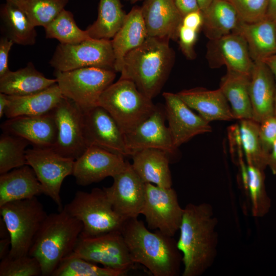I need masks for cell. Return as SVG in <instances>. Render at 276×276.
<instances>
[{"label":"cell","instance_id":"cell-1","mask_svg":"<svg viewBox=\"0 0 276 276\" xmlns=\"http://www.w3.org/2000/svg\"><path fill=\"white\" fill-rule=\"evenodd\" d=\"M217 219L209 203H189L183 209L177 246L182 254V276H200L217 255Z\"/></svg>","mask_w":276,"mask_h":276},{"label":"cell","instance_id":"cell-2","mask_svg":"<svg viewBox=\"0 0 276 276\" xmlns=\"http://www.w3.org/2000/svg\"><path fill=\"white\" fill-rule=\"evenodd\" d=\"M120 232L135 263L154 276L179 274L182 257L173 237L150 232L137 218L125 220Z\"/></svg>","mask_w":276,"mask_h":276},{"label":"cell","instance_id":"cell-3","mask_svg":"<svg viewBox=\"0 0 276 276\" xmlns=\"http://www.w3.org/2000/svg\"><path fill=\"white\" fill-rule=\"evenodd\" d=\"M174 59L169 40L148 36L126 54L120 78L131 81L142 93L152 99L166 82Z\"/></svg>","mask_w":276,"mask_h":276},{"label":"cell","instance_id":"cell-4","mask_svg":"<svg viewBox=\"0 0 276 276\" xmlns=\"http://www.w3.org/2000/svg\"><path fill=\"white\" fill-rule=\"evenodd\" d=\"M82 229L81 222L64 208L47 215L29 252L40 263L42 275H52L60 261L73 251Z\"/></svg>","mask_w":276,"mask_h":276},{"label":"cell","instance_id":"cell-5","mask_svg":"<svg viewBox=\"0 0 276 276\" xmlns=\"http://www.w3.org/2000/svg\"><path fill=\"white\" fill-rule=\"evenodd\" d=\"M152 100L142 93L131 81L119 78L102 93L99 106L110 113L125 135L156 110L157 106Z\"/></svg>","mask_w":276,"mask_h":276},{"label":"cell","instance_id":"cell-6","mask_svg":"<svg viewBox=\"0 0 276 276\" xmlns=\"http://www.w3.org/2000/svg\"><path fill=\"white\" fill-rule=\"evenodd\" d=\"M8 231L11 246L8 256L29 255L35 237L48 214L37 197L11 201L0 206Z\"/></svg>","mask_w":276,"mask_h":276},{"label":"cell","instance_id":"cell-7","mask_svg":"<svg viewBox=\"0 0 276 276\" xmlns=\"http://www.w3.org/2000/svg\"><path fill=\"white\" fill-rule=\"evenodd\" d=\"M63 208L82 223V237L121 231L125 221L114 211L103 189L78 191Z\"/></svg>","mask_w":276,"mask_h":276},{"label":"cell","instance_id":"cell-8","mask_svg":"<svg viewBox=\"0 0 276 276\" xmlns=\"http://www.w3.org/2000/svg\"><path fill=\"white\" fill-rule=\"evenodd\" d=\"M54 75L63 96L74 102L83 111L99 106L101 95L116 76L113 70L94 67L55 71Z\"/></svg>","mask_w":276,"mask_h":276},{"label":"cell","instance_id":"cell-9","mask_svg":"<svg viewBox=\"0 0 276 276\" xmlns=\"http://www.w3.org/2000/svg\"><path fill=\"white\" fill-rule=\"evenodd\" d=\"M49 63L59 72L88 67L114 71L111 40L91 38L73 44L59 43Z\"/></svg>","mask_w":276,"mask_h":276},{"label":"cell","instance_id":"cell-10","mask_svg":"<svg viewBox=\"0 0 276 276\" xmlns=\"http://www.w3.org/2000/svg\"><path fill=\"white\" fill-rule=\"evenodd\" d=\"M95 264L127 274L135 264L120 231L93 237L80 236L72 252Z\"/></svg>","mask_w":276,"mask_h":276},{"label":"cell","instance_id":"cell-11","mask_svg":"<svg viewBox=\"0 0 276 276\" xmlns=\"http://www.w3.org/2000/svg\"><path fill=\"white\" fill-rule=\"evenodd\" d=\"M27 165L34 170L43 190L57 205L63 207L60 190L65 178L73 174L75 160L65 157L52 148L33 147L26 150Z\"/></svg>","mask_w":276,"mask_h":276},{"label":"cell","instance_id":"cell-12","mask_svg":"<svg viewBox=\"0 0 276 276\" xmlns=\"http://www.w3.org/2000/svg\"><path fill=\"white\" fill-rule=\"evenodd\" d=\"M183 214L174 189L146 183L141 214L144 216L148 228L173 237L179 229Z\"/></svg>","mask_w":276,"mask_h":276},{"label":"cell","instance_id":"cell-13","mask_svg":"<svg viewBox=\"0 0 276 276\" xmlns=\"http://www.w3.org/2000/svg\"><path fill=\"white\" fill-rule=\"evenodd\" d=\"M52 112L57 136L52 148L75 160L88 147L84 134L83 111L74 102L63 97Z\"/></svg>","mask_w":276,"mask_h":276},{"label":"cell","instance_id":"cell-14","mask_svg":"<svg viewBox=\"0 0 276 276\" xmlns=\"http://www.w3.org/2000/svg\"><path fill=\"white\" fill-rule=\"evenodd\" d=\"M112 178V185L103 189L114 211L124 220L137 218L144 202L146 183L128 162L125 168Z\"/></svg>","mask_w":276,"mask_h":276},{"label":"cell","instance_id":"cell-15","mask_svg":"<svg viewBox=\"0 0 276 276\" xmlns=\"http://www.w3.org/2000/svg\"><path fill=\"white\" fill-rule=\"evenodd\" d=\"M83 126L87 147L97 146L124 157L130 156L124 133L102 107L97 106L83 111Z\"/></svg>","mask_w":276,"mask_h":276},{"label":"cell","instance_id":"cell-16","mask_svg":"<svg viewBox=\"0 0 276 276\" xmlns=\"http://www.w3.org/2000/svg\"><path fill=\"white\" fill-rule=\"evenodd\" d=\"M127 162L120 154L90 146L75 160L72 175L78 185L88 186L112 177L125 168Z\"/></svg>","mask_w":276,"mask_h":276},{"label":"cell","instance_id":"cell-17","mask_svg":"<svg viewBox=\"0 0 276 276\" xmlns=\"http://www.w3.org/2000/svg\"><path fill=\"white\" fill-rule=\"evenodd\" d=\"M166 118L176 148L198 134L212 131L209 123L195 113L176 94L165 92Z\"/></svg>","mask_w":276,"mask_h":276},{"label":"cell","instance_id":"cell-18","mask_svg":"<svg viewBox=\"0 0 276 276\" xmlns=\"http://www.w3.org/2000/svg\"><path fill=\"white\" fill-rule=\"evenodd\" d=\"M206 58L212 68L225 65L228 71L249 76L254 64L245 39L234 32L209 40Z\"/></svg>","mask_w":276,"mask_h":276},{"label":"cell","instance_id":"cell-19","mask_svg":"<svg viewBox=\"0 0 276 276\" xmlns=\"http://www.w3.org/2000/svg\"><path fill=\"white\" fill-rule=\"evenodd\" d=\"M165 109L157 106L147 119L130 132L124 135L127 148L132 154L144 149L164 150L170 156L174 155L177 149L168 127L165 125Z\"/></svg>","mask_w":276,"mask_h":276},{"label":"cell","instance_id":"cell-20","mask_svg":"<svg viewBox=\"0 0 276 276\" xmlns=\"http://www.w3.org/2000/svg\"><path fill=\"white\" fill-rule=\"evenodd\" d=\"M141 10L148 37L178 39L183 16L173 0H145Z\"/></svg>","mask_w":276,"mask_h":276},{"label":"cell","instance_id":"cell-21","mask_svg":"<svg viewBox=\"0 0 276 276\" xmlns=\"http://www.w3.org/2000/svg\"><path fill=\"white\" fill-rule=\"evenodd\" d=\"M1 127L3 132L23 138L33 147L52 148L56 139L57 126L53 112L8 119Z\"/></svg>","mask_w":276,"mask_h":276},{"label":"cell","instance_id":"cell-22","mask_svg":"<svg viewBox=\"0 0 276 276\" xmlns=\"http://www.w3.org/2000/svg\"><path fill=\"white\" fill-rule=\"evenodd\" d=\"M276 82L274 77L263 61L254 62L250 76L249 92L252 119L260 123L274 115Z\"/></svg>","mask_w":276,"mask_h":276},{"label":"cell","instance_id":"cell-23","mask_svg":"<svg viewBox=\"0 0 276 276\" xmlns=\"http://www.w3.org/2000/svg\"><path fill=\"white\" fill-rule=\"evenodd\" d=\"M177 94L209 123L235 119L229 103L220 88L209 90L196 87L181 90Z\"/></svg>","mask_w":276,"mask_h":276},{"label":"cell","instance_id":"cell-24","mask_svg":"<svg viewBox=\"0 0 276 276\" xmlns=\"http://www.w3.org/2000/svg\"><path fill=\"white\" fill-rule=\"evenodd\" d=\"M131 156L132 167L143 182L164 188L172 187L169 153L160 149L149 148L136 151Z\"/></svg>","mask_w":276,"mask_h":276},{"label":"cell","instance_id":"cell-25","mask_svg":"<svg viewBox=\"0 0 276 276\" xmlns=\"http://www.w3.org/2000/svg\"><path fill=\"white\" fill-rule=\"evenodd\" d=\"M233 32L245 39L254 62L276 54V23L267 16L254 22L241 20Z\"/></svg>","mask_w":276,"mask_h":276},{"label":"cell","instance_id":"cell-26","mask_svg":"<svg viewBox=\"0 0 276 276\" xmlns=\"http://www.w3.org/2000/svg\"><path fill=\"white\" fill-rule=\"evenodd\" d=\"M42 186L29 165L13 169L0 175V206L6 203L37 197Z\"/></svg>","mask_w":276,"mask_h":276},{"label":"cell","instance_id":"cell-27","mask_svg":"<svg viewBox=\"0 0 276 276\" xmlns=\"http://www.w3.org/2000/svg\"><path fill=\"white\" fill-rule=\"evenodd\" d=\"M147 37L141 8L134 7L127 14L122 26L111 40L116 72H121L126 54L141 45Z\"/></svg>","mask_w":276,"mask_h":276},{"label":"cell","instance_id":"cell-28","mask_svg":"<svg viewBox=\"0 0 276 276\" xmlns=\"http://www.w3.org/2000/svg\"><path fill=\"white\" fill-rule=\"evenodd\" d=\"M8 96L9 102L5 112L8 119L50 113L63 97L57 83L35 94L23 96Z\"/></svg>","mask_w":276,"mask_h":276},{"label":"cell","instance_id":"cell-29","mask_svg":"<svg viewBox=\"0 0 276 276\" xmlns=\"http://www.w3.org/2000/svg\"><path fill=\"white\" fill-rule=\"evenodd\" d=\"M57 83L36 69L32 62L15 71H10L0 77V93L23 96L41 91Z\"/></svg>","mask_w":276,"mask_h":276},{"label":"cell","instance_id":"cell-30","mask_svg":"<svg viewBox=\"0 0 276 276\" xmlns=\"http://www.w3.org/2000/svg\"><path fill=\"white\" fill-rule=\"evenodd\" d=\"M0 18L3 36L17 44L31 45L35 43V27L16 5L6 1L1 7Z\"/></svg>","mask_w":276,"mask_h":276},{"label":"cell","instance_id":"cell-31","mask_svg":"<svg viewBox=\"0 0 276 276\" xmlns=\"http://www.w3.org/2000/svg\"><path fill=\"white\" fill-rule=\"evenodd\" d=\"M250 76L227 71L221 79L219 88L228 102L235 119H252Z\"/></svg>","mask_w":276,"mask_h":276},{"label":"cell","instance_id":"cell-32","mask_svg":"<svg viewBox=\"0 0 276 276\" xmlns=\"http://www.w3.org/2000/svg\"><path fill=\"white\" fill-rule=\"evenodd\" d=\"M202 12V28L209 40L233 32L241 21L234 8L226 0H213Z\"/></svg>","mask_w":276,"mask_h":276},{"label":"cell","instance_id":"cell-33","mask_svg":"<svg viewBox=\"0 0 276 276\" xmlns=\"http://www.w3.org/2000/svg\"><path fill=\"white\" fill-rule=\"evenodd\" d=\"M126 15L120 0H100L97 18L85 30L92 39L111 40L122 26Z\"/></svg>","mask_w":276,"mask_h":276},{"label":"cell","instance_id":"cell-34","mask_svg":"<svg viewBox=\"0 0 276 276\" xmlns=\"http://www.w3.org/2000/svg\"><path fill=\"white\" fill-rule=\"evenodd\" d=\"M241 145L247 165L265 170L268 155L262 149L259 136V123L252 119L240 120Z\"/></svg>","mask_w":276,"mask_h":276},{"label":"cell","instance_id":"cell-35","mask_svg":"<svg viewBox=\"0 0 276 276\" xmlns=\"http://www.w3.org/2000/svg\"><path fill=\"white\" fill-rule=\"evenodd\" d=\"M45 37L56 39L60 43L73 44L91 39L86 30L77 25L73 13L63 10L45 28Z\"/></svg>","mask_w":276,"mask_h":276},{"label":"cell","instance_id":"cell-36","mask_svg":"<svg viewBox=\"0 0 276 276\" xmlns=\"http://www.w3.org/2000/svg\"><path fill=\"white\" fill-rule=\"evenodd\" d=\"M27 15L36 27L44 28L63 10L69 0H9Z\"/></svg>","mask_w":276,"mask_h":276},{"label":"cell","instance_id":"cell-37","mask_svg":"<svg viewBox=\"0 0 276 276\" xmlns=\"http://www.w3.org/2000/svg\"><path fill=\"white\" fill-rule=\"evenodd\" d=\"M124 273L88 261L71 253L59 263L51 276H124Z\"/></svg>","mask_w":276,"mask_h":276},{"label":"cell","instance_id":"cell-38","mask_svg":"<svg viewBox=\"0 0 276 276\" xmlns=\"http://www.w3.org/2000/svg\"><path fill=\"white\" fill-rule=\"evenodd\" d=\"M26 140L3 132L0 137V174L27 165Z\"/></svg>","mask_w":276,"mask_h":276},{"label":"cell","instance_id":"cell-39","mask_svg":"<svg viewBox=\"0 0 276 276\" xmlns=\"http://www.w3.org/2000/svg\"><path fill=\"white\" fill-rule=\"evenodd\" d=\"M247 190L255 217L266 215L271 208V200L265 187L264 170L247 165Z\"/></svg>","mask_w":276,"mask_h":276},{"label":"cell","instance_id":"cell-40","mask_svg":"<svg viewBox=\"0 0 276 276\" xmlns=\"http://www.w3.org/2000/svg\"><path fill=\"white\" fill-rule=\"evenodd\" d=\"M42 270L38 260L29 255L19 257L8 255L1 259L0 276H39Z\"/></svg>","mask_w":276,"mask_h":276},{"label":"cell","instance_id":"cell-41","mask_svg":"<svg viewBox=\"0 0 276 276\" xmlns=\"http://www.w3.org/2000/svg\"><path fill=\"white\" fill-rule=\"evenodd\" d=\"M235 9L241 20L254 22L266 16L269 0H226Z\"/></svg>","mask_w":276,"mask_h":276},{"label":"cell","instance_id":"cell-42","mask_svg":"<svg viewBox=\"0 0 276 276\" xmlns=\"http://www.w3.org/2000/svg\"><path fill=\"white\" fill-rule=\"evenodd\" d=\"M259 136L264 153L268 156L276 140V116L269 117L259 123Z\"/></svg>","mask_w":276,"mask_h":276},{"label":"cell","instance_id":"cell-43","mask_svg":"<svg viewBox=\"0 0 276 276\" xmlns=\"http://www.w3.org/2000/svg\"><path fill=\"white\" fill-rule=\"evenodd\" d=\"M198 31L181 25L179 29L178 39L180 48L186 57L193 59L196 57L194 46L197 38Z\"/></svg>","mask_w":276,"mask_h":276},{"label":"cell","instance_id":"cell-44","mask_svg":"<svg viewBox=\"0 0 276 276\" xmlns=\"http://www.w3.org/2000/svg\"><path fill=\"white\" fill-rule=\"evenodd\" d=\"M13 42L7 37L2 36L0 39V77L10 70L8 67V56Z\"/></svg>","mask_w":276,"mask_h":276},{"label":"cell","instance_id":"cell-45","mask_svg":"<svg viewBox=\"0 0 276 276\" xmlns=\"http://www.w3.org/2000/svg\"><path fill=\"white\" fill-rule=\"evenodd\" d=\"M202 24L203 15L201 10L191 12L183 16L182 25L188 28L198 31Z\"/></svg>","mask_w":276,"mask_h":276},{"label":"cell","instance_id":"cell-46","mask_svg":"<svg viewBox=\"0 0 276 276\" xmlns=\"http://www.w3.org/2000/svg\"><path fill=\"white\" fill-rule=\"evenodd\" d=\"M182 16L193 11L200 10L197 0H173Z\"/></svg>","mask_w":276,"mask_h":276},{"label":"cell","instance_id":"cell-47","mask_svg":"<svg viewBox=\"0 0 276 276\" xmlns=\"http://www.w3.org/2000/svg\"><path fill=\"white\" fill-rule=\"evenodd\" d=\"M267 167H269L273 174L276 175V140L268 154Z\"/></svg>","mask_w":276,"mask_h":276},{"label":"cell","instance_id":"cell-48","mask_svg":"<svg viewBox=\"0 0 276 276\" xmlns=\"http://www.w3.org/2000/svg\"><path fill=\"white\" fill-rule=\"evenodd\" d=\"M0 241V259H2L7 256L10 251L11 240L10 236L1 238Z\"/></svg>","mask_w":276,"mask_h":276},{"label":"cell","instance_id":"cell-49","mask_svg":"<svg viewBox=\"0 0 276 276\" xmlns=\"http://www.w3.org/2000/svg\"><path fill=\"white\" fill-rule=\"evenodd\" d=\"M266 16L276 23V0H269Z\"/></svg>","mask_w":276,"mask_h":276},{"label":"cell","instance_id":"cell-50","mask_svg":"<svg viewBox=\"0 0 276 276\" xmlns=\"http://www.w3.org/2000/svg\"><path fill=\"white\" fill-rule=\"evenodd\" d=\"M272 72L276 82V54L269 57L263 61Z\"/></svg>","mask_w":276,"mask_h":276},{"label":"cell","instance_id":"cell-51","mask_svg":"<svg viewBox=\"0 0 276 276\" xmlns=\"http://www.w3.org/2000/svg\"><path fill=\"white\" fill-rule=\"evenodd\" d=\"M9 98L7 95L0 93V118L5 115V111L9 105Z\"/></svg>","mask_w":276,"mask_h":276},{"label":"cell","instance_id":"cell-52","mask_svg":"<svg viewBox=\"0 0 276 276\" xmlns=\"http://www.w3.org/2000/svg\"><path fill=\"white\" fill-rule=\"evenodd\" d=\"M213 1V0H197L199 8L201 11H204Z\"/></svg>","mask_w":276,"mask_h":276},{"label":"cell","instance_id":"cell-53","mask_svg":"<svg viewBox=\"0 0 276 276\" xmlns=\"http://www.w3.org/2000/svg\"><path fill=\"white\" fill-rule=\"evenodd\" d=\"M274 115L276 116V90H275V99H274Z\"/></svg>","mask_w":276,"mask_h":276},{"label":"cell","instance_id":"cell-54","mask_svg":"<svg viewBox=\"0 0 276 276\" xmlns=\"http://www.w3.org/2000/svg\"><path fill=\"white\" fill-rule=\"evenodd\" d=\"M132 3H135V2L139 1V0H129Z\"/></svg>","mask_w":276,"mask_h":276}]
</instances>
